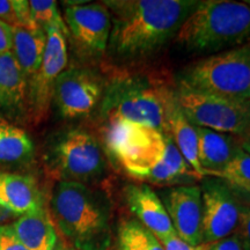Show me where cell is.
<instances>
[{
    "instance_id": "cell-1",
    "label": "cell",
    "mask_w": 250,
    "mask_h": 250,
    "mask_svg": "<svg viewBox=\"0 0 250 250\" xmlns=\"http://www.w3.org/2000/svg\"><path fill=\"white\" fill-rule=\"evenodd\" d=\"M111 15L107 51L121 62H134L159 52L174 40L196 0H111L103 1Z\"/></svg>"
},
{
    "instance_id": "cell-2",
    "label": "cell",
    "mask_w": 250,
    "mask_h": 250,
    "mask_svg": "<svg viewBox=\"0 0 250 250\" xmlns=\"http://www.w3.org/2000/svg\"><path fill=\"white\" fill-rule=\"evenodd\" d=\"M55 227L76 250H108L111 245V208L108 198L88 184L58 182L50 198Z\"/></svg>"
},
{
    "instance_id": "cell-3",
    "label": "cell",
    "mask_w": 250,
    "mask_h": 250,
    "mask_svg": "<svg viewBox=\"0 0 250 250\" xmlns=\"http://www.w3.org/2000/svg\"><path fill=\"white\" fill-rule=\"evenodd\" d=\"M175 88L161 78L143 72H121L105 83L100 103V118L127 120L168 134V118Z\"/></svg>"
},
{
    "instance_id": "cell-4",
    "label": "cell",
    "mask_w": 250,
    "mask_h": 250,
    "mask_svg": "<svg viewBox=\"0 0 250 250\" xmlns=\"http://www.w3.org/2000/svg\"><path fill=\"white\" fill-rule=\"evenodd\" d=\"M188 54L213 55L250 41V6L230 0L199 1L174 39Z\"/></svg>"
},
{
    "instance_id": "cell-5",
    "label": "cell",
    "mask_w": 250,
    "mask_h": 250,
    "mask_svg": "<svg viewBox=\"0 0 250 250\" xmlns=\"http://www.w3.org/2000/svg\"><path fill=\"white\" fill-rule=\"evenodd\" d=\"M177 85L235 100H250V42L188 65Z\"/></svg>"
},
{
    "instance_id": "cell-6",
    "label": "cell",
    "mask_w": 250,
    "mask_h": 250,
    "mask_svg": "<svg viewBox=\"0 0 250 250\" xmlns=\"http://www.w3.org/2000/svg\"><path fill=\"white\" fill-rule=\"evenodd\" d=\"M103 148L108 160L142 182L164 158L167 134L127 120L102 122Z\"/></svg>"
},
{
    "instance_id": "cell-7",
    "label": "cell",
    "mask_w": 250,
    "mask_h": 250,
    "mask_svg": "<svg viewBox=\"0 0 250 250\" xmlns=\"http://www.w3.org/2000/svg\"><path fill=\"white\" fill-rule=\"evenodd\" d=\"M108 161L101 142L81 127L58 133L45 154L49 173L58 182H96L107 174Z\"/></svg>"
},
{
    "instance_id": "cell-8",
    "label": "cell",
    "mask_w": 250,
    "mask_h": 250,
    "mask_svg": "<svg viewBox=\"0 0 250 250\" xmlns=\"http://www.w3.org/2000/svg\"><path fill=\"white\" fill-rule=\"evenodd\" d=\"M175 98L195 126L242 138L250 131V100H235L176 85Z\"/></svg>"
},
{
    "instance_id": "cell-9",
    "label": "cell",
    "mask_w": 250,
    "mask_h": 250,
    "mask_svg": "<svg viewBox=\"0 0 250 250\" xmlns=\"http://www.w3.org/2000/svg\"><path fill=\"white\" fill-rule=\"evenodd\" d=\"M203 245L215 242L237 230L247 204L240 193L217 176L201 180Z\"/></svg>"
},
{
    "instance_id": "cell-10",
    "label": "cell",
    "mask_w": 250,
    "mask_h": 250,
    "mask_svg": "<svg viewBox=\"0 0 250 250\" xmlns=\"http://www.w3.org/2000/svg\"><path fill=\"white\" fill-rule=\"evenodd\" d=\"M105 81L96 71L87 67H70L57 78L52 102L64 120L88 117L100 107Z\"/></svg>"
},
{
    "instance_id": "cell-11",
    "label": "cell",
    "mask_w": 250,
    "mask_h": 250,
    "mask_svg": "<svg viewBox=\"0 0 250 250\" xmlns=\"http://www.w3.org/2000/svg\"><path fill=\"white\" fill-rule=\"evenodd\" d=\"M65 24L78 49L89 57H101L108 49L111 15L104 4H67Z\"/></svg>"
},
{
    "instance_id": "cell-12",
    "label": "cell",
    "mask_w": 250,
    "mask_h": 250,
    "mask_svg": "<svg viewBox=\"0 0 250 250\" xmlns=\"http://www.w3.org/2000/svg\"><path fill=\"white\" fill-rule=\"evenodd\" d=\"M46 44L42 64L36 77L28 86V107L31 116L41 121L45 116L50 103L52 102L55 83L57 78L66 70L68 61L66 35L56 27L45 29Z\"/></svg>"
},
{
    "instance_id": "cell-13",
    "label": "cell",
    "mask_w": 250,
    "mask_h": 250,
    "mask_svg": "<svg viewBox=\"0 0 250 250\" xmlns=\"http://www.w3.org/2000/svg\"><path fill=\"white\" fill-rule=\"evenodd\" d=\"M160 198L177 236L191 246L203 245L201 187L191 184L167 188Z\"/></svg>"
},
{
    "instance_id": "cell-14",
    "label": "cell",
    "mask_w": 250,
    "mask_h": 250,
    "mask_svg": "<svg viewBox=\"0 0 250 250\" xmlns=\"http://www.w3.org/2000/svg\"><path fill=\"white\" fill-rule=\"evenodd\" d=\"M124 197L136 220L159 240L175 234L164 203L151 186L146 183L129 184L124 189Z\"/></svg>"
},
{
    "instance_id": "cell-15",
    "label": "cell",
    "mask_w": 250,
    "mask_h": 250,
    "mask_svg": "<svg viewBox=\"0 0 250 250\" xmlns=\"http://www.w3.org/2000/svg\"><path fill=\"white\" fill-rule=\"evenodd\" d=\"M198 161L205 176H218L241 151V140L233 134L196 126Z\"/></svg>"
},
{
    "instance_id": "cell-16",
    "label": "cell",
    "mask_w": 250,
    "mask_h": 250,
    "mask_svg": "<svg viewBox=\"0 0 250 250\" xmlns=\"http://www.w3.org/2000/svg\"><path fill=\"white\" fill-rule=\"evenodd\" d=\"M0 205L15 217H20L43 210L44 199L34 177L0 173Z\"/></svg>"
},
{
    "instance_id": "cell-17",
    "label": "cell",
    "mask_w": 250,
    "mask_h": 250,
    "mask_svg": "<svg viewBox=\"0 0 250 250\" xmlns=\"http://www.w3.org/2000/svg\"><path fill=\"white\" fill-rule=\"evenodd\" d=\"M202 177L188 164L179 148L176 147L169 134L166 138V152L162 160L151 171L145 175L140 183L151 186L171 188L191 186Z\"/></svg>"
},
{
    "instance_id": "cell-18",
    "label": "cell",
    "mask_w": 250,
    "mask_h": 250,
    "mask_svg": "<svg viewBox=\"0 0 250 250\" xmlns=\"http://www.w3.org/2000/svg\"><path fill=\"white\" fill-rule=\"evenodd\" d=\"M18 240L29 250H56L57 233L49 212L43 210L18 217L9 225Z\"/></svg>"
},
{
    "instance_id": "cell-19",
    "label": "cell",
    "mask_w": 250,
    "mask_h": 250,
    "mask_svg": "<svg viewBox=\"0 0 250 250\" xmlns=\"http://www.w3.org/2000/svg\"><path fill=\"white\" fill-rule=\"evenodd\" d=\"M46 44V33L41 27L13 28L12 54L22 71L27 88L42 64Z\"/></svg>"
},
{
    "instance_id": "cell-20",
    "label": "cell",
    "mask_w": 250,
    "mask_h": 250,
    "mask_svg": "<svg viewBox=\"0 0 250 250\" xmlns=\"http://www.w3.org/2000/svg\"><path fill=\"white\" fill-rule=\"evenodd\" d=\"M28 108L27 83L13 54L0 55V109L20 115Z\"/></svg>"
},
{
    "instance_id": "cell-21",
    "label": "cell",
    "mask_w": 250,
    "mask_h": 250,
    "mask_svg": "<svg viewBox=\"0 0 250 250\" xmlns=\"http://www.w3.org/2000/svg\"><path fill=\"white\" fill-rule=\"evenodd\" d=\"M168 134L173 139L183 158L191 166L192 169L202 179L205 177L198 161V136H197L196 126L190 123L183 111L181 110L176 98H175L169 118H168Z\"/></svg>"
},
{
    "instance_id": "cell-22",
    "label": "cell",
    "mask_w": 250,
    "mask_h": 250,
    "mask_svg": "<svg viewBox=\"0 0 250 250\" xmlns=\"http://www.w3.org/2000/svg\"><path fill=\"white\" fill-rule=\"evenodd\" d=\"M34 144L27 132L0 118V165H19L29 161Z\"/></svg>"
},
{
    "instance_id": "cell-23",
    "label": "cell",
    "mask_w": 250,
    "mask_h": 250,
    "mask_svg": "<svg viewBox=\"0 0 250 250\" xmlns=\"http://www.w3.org/2000/svg\"><path fill=\"white\" fill-rule=\"evenodd\" d=\"M117 250H165L152 232L136 219L123 220L117 228Z\"/></svg>"
},
{
    "instance_id": "cell-24",
    "label": "cell",
    "mask_w": 250,
    "mask_h": 250,
    "mask_svg": "<svg viewBox=\"0 0 250 250\" xmlns=\"http://www.w3.org/2000/svg\"><path fill=\"white\" fill-rule=\"evenodd\" d=\"M239 193L250 197V154L241 149L218 175Z\"/></svg>"
},
{
    "instance_id": "cell-25",
    "label": "cell",
    "mask_w": 250,
    "mask_h": 250,
    "mask_svg": "<svg viewBox=\"0 0 250 250\" xmlns=\"http://www.w3.org/2000/svg\"><path fill=\"white\" fill-rule=\"evenodd\" d=\"M29 4L30 17L33 22L42 29L49 27H56L68 36V30L58 11L57 2L54 0H30Z\"/></svg>"
},
{
    "instance_id": "cell-26",
    "label": "cell",
    "mask_w": 250,
    "mask_h": 250,
    "mask_svg": "<svg viewBox=\"0 0 250 250\" xmlns=\"http://www.w3.org/2000/svg\"><path fill=\"white\" fill-rule=\"evenodd\" d=\"M0 20L13 28H36L27 0H0Z\"/></svg>"
},
{
    "instance_id": "cell-27",
    "label": "cell",
    "mask_w": 250,
    "mask_h": 250,
    "mask_svg": "<svg viewBox=\"0 0 250 250\" xmlns=\"http://www.w3.org/2000/svg\"><path fill=\"white\" fill-rule=\"evenodd\" d=\"M0 250H29L14 235L9 225H0Z\"/></svg>"
},
{
    "instance_id": "cell-28",
    "label": "cell",
    "mask_w": 250,
    "mask_h": 250,
    "mask_svg": "<svg viewBox=\"0 0 250 250\" xmlns=\"http://www.w3.org/2000/svg\"><path fill=\"white\" fill-rule=\"evenodd\" d=\"M160 243L164 247L165 250H205L206 245H199V246H191L182 239L177 236V234H171V235L164 237V239L159 240Z\"/></svg>"
},
{
    "instance_id": "cell-29",
    "label": "cell",
    "mask_w": 250,
    "mask_h": 250,
    "mask_svg": "<svg viewBox=\"0 0 250 250\" xmlns=\"http://www.w3.org/2000/svg\"><path fill=\"white\" fill-rule=\"evenodd\" d=\"M205 250H243V246L239 234L235 232L232 235H228L224 239L218 240V241L208 243V245H206Z\"/></svg>"
},
{
    "instance_id": "cell-30",
    "label": "cell",
    "mask_w": 250,
    "mask_h": 250,
    "mask_svg": "<svg viewBox=\"0 0 250 250\" xmlns=\"http://www.w3.org/2000/svg\"><path fill=\"white\" fill-rule=\"evenodd\" d=\"M236 233L241 239L243 250H250V205H247L243 210Z\"/></svg>"
},
{
    "instance_id": "cell-31",
    "label": "cell",
    "mask_w": 250,
    "mask_h": 250,
    "mask_svg": "<svg viewBox=\"0 0 250 250\" xmlns=\"http://www.w3.org/2000/svg\"><path fill=\"white\" fill-rule=\"evenodd\" d=\"M13 46V27L0 20V55L12 51Z\"/></svg>"
},
{
    "instance_id": "cell-32",
    "label": "cell",
    "mask_w": 250,
    "mask_h": 250,
    "mask_svg": "<svg viewBox=\"0 0 250 250\" xmlns=\"http://www.w3.org/2000/svg\"><path fill=\"white\" fill-rule=\"evenodd\" d=\"M240 140H241V148L245 152L248 153V154H250V131L246 134V136L240 138Z\"/></svg>"
},
{
    "instance_id": "cell-33",
    "label": "cell",
    "mask_w": 250,
    "mask_h": 250,
    "mask_svg": "<svg viewBox=\"0 0 250 250\" xmlns=\"http://www.w3.org/2000/svg\"><path fill=\"white\" fill-rule=\"evenodd\" d=\"M13 217H15L13 213H11L8 210H6L5 208H2V206L0 205V224L5 223L6 220H8V219H11Z\"/></svg>"
},
{
    "instance_id": "cell-34",
    "label": "cell",
    "mask_w": 250,
    "mask_h": 250,
    "mask_svg": "<svg viewBox=\"0 0 250 250\" xmlns=\"http://www.w3.org/2000/svg\"><path fill=\"white\" fill-rule=\"evenodd\" d=\"M56 250H76V249L71 248V247H64V246H61V247H58V248H56Z\"/></svg>"
},
{
    "instance_id": "cell-35",
    "label": "cell",
    "mask_w": 250,
    "mask_h": 250,
    "mask_svg": "<svg viewBox=\"0 0 250 250\" xmlns=\"http://www.w3.org/2000/svg\"><path fill=\"white\" fill-rule=\"evenodd\" d=\"M245 2V4H247L248 6H250V0H246V1H243Z\"/></svg>"
},
{
    "instance_id": "cell-36",
    "label": "cell",
    "mask_w": 250,
    "mask_h": 250,
    "mask_svg": "<svg viewBox=\"0 0 250 250\" xmlns=\"http://www.w3.org/2000/svg\"><path fill=\"white\" fill-rule=\"evenodd\" d=\"M0 118H1V116H0Z\"/></svg>"
}]
</instances>
